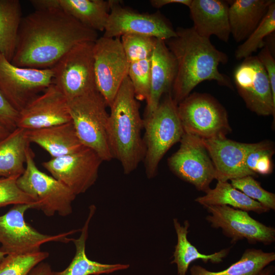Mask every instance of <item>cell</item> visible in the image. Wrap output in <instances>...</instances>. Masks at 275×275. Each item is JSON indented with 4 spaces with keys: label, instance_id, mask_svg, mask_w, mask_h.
<instances>
[{
    "label": "cell",
    "instance_id": "obj_22",
    "mask_svg": "<svg viewBox=\"0 0 275 275\" xmlns=\"http://www.w3.org/2000/svg\"><path fill=\"white\" fill-rule=\"evenodd\" d=\"M274 0H235L229 3L230 33L237 42L245 41L255 30Z\"/></svg>",
    "mask_w": 275,
    "mask_h": 275
},
{
    "label": "cell",
    "instance_id": "obj_2",
    "mask_svg": "<svg viewBox=\"0 0 275 275\" xmlns=\"http://www.w3.org/2000/svg\"><path fill=\"white\" fill-rule=\"evenodd\" d=\"M175 31L176 36L164 41L177 62V74L171 92L177 104L205 80H214L233 89L230 78L218 69L219 64L228 62V56L217 49L210 39L199 36L193 27H179Z\"/></svg>",
    "mask_w": 275,
    "mask_h": 275
},
{
    "label": "cell",
    "instance_id": "obj_24",
    "mask_svg": "<svg viewBox=\"0 0 275 275\" xmlns=\"http://www.w3.org/2000/svg\"><path fill=\"white\" fill-rule=\"evenodd\" d=\"M30 146L25 129L17 127L0 140V176L18 178L23 173Z\"/></svg>",
    "mask_w": 275,
    "mask_h": 275
},
{
    "label": "cell",
    "instance_id": "obj_3",
    "mask_svg": "<svg viewBox=\"0 0 275 275\" xmlns=\"http://www.w3.org/2000/svg\"><path fill=\"white\" fill-rule=\"evenodd\" d=\"M109 108L107 131L110 149L124 174H129L144 159L145 148L141 136L144 121L128 76L122 82Z\"/></svg>",
    "mask_w": 275,
    "mask_h": 275
},
{
    "label": "cell",
    "instance_id": "obj_41",
    "mask_svg": "<svg viewBox=\"0 0 275 275\" xmlns=\"http://www.w3.org/2000/svg\"><path fill=\"white\" fill-rule=\"evenodd\" d=\"M192 0H151V5L155 8H160L167 5L171 4H179L183 5L189 8Z\"/></svg>",
    "mask_w": 275,
    "mask_h": 275
},
{
    "label": "cell",
    "instance_id": "obj_17",
    "mask_svg": "<svg viewBox=\"0 0 275 275\" xmlns=\"http://www.w3.org/2000/svg\"><path fill=\"white\" fill-rule=\"evenodd\" d=\"M71 121L68 100L53 84L19 112L17 127L36 129Z\"/></svg>",
    "mask_w": 275,
    "mask_h": 275
},
{
    "label": "cell",
    "instance_id": "obj_30",
    "mask_svg": "<svg viewBox=\"0 0 275 275\" xmlns=\"http://www.w3.org/2000/svg\"><path fill=\"white\" fill-rule=\"evenodd\" d=\"M275 30V1L270 5L268 10L257 28L250 36L240 45L235 52V58L244 59L252 55L265 44L264 39Z\"/></svg>",
    "mask_w": 275,
    "mask_h": 275
},
{
    "label": "cell",
    "instance_id": "obj_44",
    "mask_svg": "<svg viewBox=\"0 0 275 275\" xmlns=\"http://www.w3.org/2000/svg\"><path fill=\"white\" fill-rule=\"evenodd\" d=\"M6 256V254L0 251V263Z\"/></svg>",
    "mask_w": 275,
    "mask_h": 275
},
{
    "label": "cell",
    "instance_id": "obj_29",
    "mask_svg": "<svg viewBox=\"0 0 275 275\" xmlns=\"http://www.w3.org/2000/svg\"><path fill=\"white\" fill-rule=\"evenodd\" d=\"M22 18L18 0H0V53L10 62L15 53Z\"/></svg>",
    "mask_w": 275,
    "mask_h": 275
},
{
    "label": "cell",
    "instance_id": "obj_5",
    "mask_svg": "<svg viewBox=\"0 0 275 275\" xmlns=\"http://www.w3.org/2000/svg\"><path fill=\"white\" fill-rule=\"evenodd\" d=\"M68 110L82 145L94 151L103 161L113 157L108 138L107 104L95 90L68 100Z\"/></svg>",
    "mask_w": 275,
    "mask_h": 275
},
{
    "label": "cell",
    "instance_id": "obj_43",
    "mask_svg": "<svg viewBox=\"0 0 275 275\" xmlns=\"http://www.w3.org/2000/svg\"><path fill=\"white\" fill-rule=\"evenodd\" d=\"M10 132L11 131L0 123V140L7 136Z\"/></svg>",
    "mask_w": 275,
    "mask_h": 275
},
{
    "label": "cell",
    "instance_id": "obj_35",
    "mask_svg": "<svg viewBox=\"0 0 275 275\" xmlns=\"http://www.w3.org/2000/svg\"><path fill=\"white\" fill-rule=\"evenodd\" d=\"M274 152L272 143L264 141L261 147L252 151L247 155L245 160L246 168L256 174H270L273 170L271 158Z\"/></svg>",
    "mask_w": 275,
    "mask_h": 275
},
{
    "label": "cell",
    "instance_id": "obj_15",
    "mask_svg": "<svg viewBox=\"0 0 275 275\" xmlns=\"http://www.w3.org/2000/svg\"><path fill=\"white\" fill-rule=\"evenodd\" d=\"M210 214L206 220L212 228L221 229L222 233L235 244L246 239L250 244L269 245L275 241V229L252 217L248 212L227 205L208 206Z\"/></svg>",
    "mask_w": 275,
    "mask_h": 275
},
{
    "label": "cell",
    "instance_id": "obj_34",
    "mask_svg": "<svg viewBox=\"0 0 275 275\" xmlns=\"http://www.w3.org/2000/svg\"><path fill=\"white\" fill-rule=\"evenodd\" d=\"M231 185L251 199L257 201L266 208L275 210V195L264 189L260 182L252 176L232 179Z\"/></svg>",
    "mask_w": 275,
    "mask_h": 275
},
{
    "label": "cell",
    "instance_id": "obj_14",
    "mask_svg": "<svg viewBox=\"0 0 275 275\" xmlns=\"http://www.w3.org/2000/svg\"><path fill=\"white\" fill-rule=\"evenodd\" d=\"M102 161L94 151L83 146L75 152L51 158L42 164L53 177L77 196L95 184Z\"/></svg>",
    "mask_w": 275,
    "mask_h": 275
},
{
    "label": "cell",
    "instance_id": "obj_9",
    "mask_svg": "<svg viewBox=\"0 0 275 275\" xmlns=\"http://www.w3.org/2000/svg\"><path fill=\"white\" fill-rule=\"evenodd\" d=\"M94 43L86 41L77 44L51 68L53 84L68 100L97 90L94 74Z\"/></svg>",
    "mask_w": 275,
    "mask_h": 275
},
{
    "label": "cell",
    "instance_id": "obj_42",
    "mask_svg": "<svg viewBox=\"0 0 275 275\" xmlns=\"http://www.w3.org/2000/svg\"><path fill=\"white\" fill-rule=\"evenodd\" d=\"M275 271L274 266L273 265H268L265 267L258 275H274Z\"/></svg>",
    "mask_w": 275,
    "mask_h": 275
},
{
    "label": "cell",
    "instance_id": "obj_16",
    "mask_svg": "<svg viewBox=\"0 0 275 275\" xmlns=\"http://www.w3.org/2000/svg\"><path fill=\"white\" fill-rule=\"evenodd\" d=\"M233 78L237 91L247 107L260 116L274 118L275 98L270 82L257 56L243 59L236 67Z\"/></svg>",
    "mask_w": 275,
    "mask_h": 275
},
{
    "label": "cell",
    "instance_id": "obj_26",
    "mask_svg": "<svg viewBox=\"0 0 275 275\" xmlns=\"http://www.w3.org/2000/svg\"><path fill=\"white\" fill-rule=\"evenodd\" d=\"M203 196L198 197L195 201L203 207L208 206L227 205L246 212L262 214L270 211L260 203L255 201L228 181H217L215 187L210 188Z\"/></svg>",
    "mask_w": 275,
    "mask_h": 275
},
{
    "label": "cell",
    "instance_id": "obj_36",
    "mask_svg": "<svg viewBox=\"0 0 275 275\" xmlns=\"http://www.w3.org/2000/svg\"><path fill=\"white\" fill-rule=\"evenodd\" d=\"M17 178H0V207L19 204L37 205L34 199L22 191L17 184Z\"/></svg>",
    "mask_w": 275,
    "mask_h": 275
},
{
    "label": "cell",
    "instance_id": "obj_40",
    "mask_svg": "<svg viewBox=\"0 0 275 275\" xmlns=\"http://www.w3.org/2000/svg\"><path fill=\"white\" fill-rule=\"evenodd\" d=\"M27 275H55L49 264L41 262L34 267Z\"/></svg>",
    "mask_w": 275,
    "mask_h": 275
},
{
    "label": "cell",
    "instance_id": "obj_39",
    "mask_svg": "<svg viewBox=\"0 0 275 275\" xmlns=\"http://www.w3.org/2000/svg\"><path fill=\"white\" fill-rule=\"evenodd\" d=\"M30 3L36 10L59 9V0H31Z\"/></svg>",
    "mask_w": 275,
    "mask_h": 275
},
{
    "label": "cell",
    "instance_id": "obj_21",
    "mask_svg": "<svg viewBox=\"0 0 275 275\" xmlns=\"http://www.w3.org/2000/svg\"><path fill=\"white\" fill-rule=\"evenodd\" d=\"M28 141L37 144L52 158L69 154L83 146L72 121L50 127L25 130Z\"/></svg>",
    "mask_w": 275,
    "mask_h": 275
},
{
    "label": "cell",
    "instance_id": "obj_10",
    "mask_svg": "<svg viewBox=\"0 0 275 275\" xmlns=\"http://www.w3.org/2000/svg\"><path fill=\"white\" fill-rule=\"evenodd\" d=\"M110 11L103 37L121 38L125 35L153 37L164 41L176 36L171 23L159 12L140 13L109 0Z\"/></svg>",
    "mask_w": 275,
    "mask_h": 275
},
{
    "label": "cell",
    "instance_id": "obj_23",
    "mask_svg": "<svg viewBox=\"0 0 275 275\" xmlns=\"http://www.w3.org/2000/svg\"><path fill=\"white\" fill-rule=\"evenodd\" d=\"M96 211V207H89L88 217L81 229L80 236L72 238L75 246V254L69 265L63 270L55 271V275H100L127 269L129 264H103L89 259L86 253V243L88 237L90 222Z\"/></svg>",
    "mask_w": 275,
    "mask_h": 275
},
{
    "label": "cell",
    "instance_id": "obj_20",
    "mask_svg": "<svg viewBox=\"0 0 275 275\" xmlns=\"http://www.w3.org/2000/svg\"><path fill=\"white\" fill-rule=\"evenodd\" d=\"M195 32L210 39L214 35L228 42L231 35L228 18L229 3L221 0H192L189 8Z\"/></svg>",
    "mask_w": 275,
    "mask_h": 275
},
{
    "label": "cell",
    "instance_id": "obj_31",
    "mask_svg": "<svg viewBox=\"0 0 275 275\" xmlns=\"http://www.w3.org/2000/svg\"><path fill=\"white\" fill-rule=\"evenodd\" d=\"M48 256L47 252L41 251L7 255L0 263V275H27Z\"/></svg>",
    "mask_w": 275,
    "mask_h": 275
},
{
    "label": "cell",
    "instance_id": "obj_1",
    "mask_svg": "<svg viewBox=\"0 0 275 275\" xmlns=\"http://www.w3.org/2000/svg\"><path fill=\"white\" fill-rule=\"evenodd\" d=\"M98 38L97 32L61 9L35 10L22 18L11 62L20 67L51 68L75 45Z\"/></svg>",
    "mask_w": 275,
    "mask_h": 275
},
{
    "label": "cell",
    "instance_id": "obj_11",
    "mask_svg": "<svg viewBox=\"0 0 275 275\" xmlns=\"http://www.w3.org/2000/svg\"><path fill=\"white\" fill-rule=\"evenodd\" d=\"M51 68L17 67L0 53V91L18 112L53 84Z\"/></svg>",
    "mask_w": 275,
    "mask_h": 275
},
{
    "label": "cell",
    "instance_id": "obj_28",
    "mask_svg": "<svg viewBox=\"0 0 275 275\" xmlns=\"http://www.w3.org/2000/svg\"><path fill=\"white\" fill-rule=\"evenodd\" d=\"M274 260L273 252L247 249L237 262L223 270L211 271L200 265H194L190 268V275H258Z\"/></svg>",
    "mask_w": 275,
    "mask_h": 275
},
{
    "label": "cell",
    "instance_id": "obj_25",
    "mask_svg": "<svg viewBox=\"0 0 275 275\" xmlns=\"http://www.w3.org/2000/svg\"><path fill=\"white\" fill-rule=\"evenodd\" d=\"M173 224L177 234V242L175 246L173 259L171 264H176L177 275H186L189 265L193 261L201 259L204 262L210 261L214 264L222 262L226 258L231 248L224 249L211 254L201 253L188 240L187 234L189 223L185 220L184 225H181L177 218L173 219Z\"/></svg>",
    "mask_w": 275,
    "mask_h": 275
},
{
    "label": "cell",
    "instance_id": "obj_38",
    "mask_svg": "<svg viewBox=\"0 0 275 275\" xmlns=\"http://www.w3.org/2000/svg\"><path fill=\"white\" fill-rule=\"evenodd\" d=\"M257 57L266 72L273 96L275 98V60L269 47L265 45Z\"/></svg>",
    "mask_w": 275,
    "mask_h": 275
},
{
    "label": "cell",
    "instance_id": "obj_6",
    "mask_svg": "<svg viewBox=\"0 0 275 275\" xmlns=\"http://www.w3.org/2000/svg\"><path fill=\"white\" fill-rule=\"evenodd\" d=\"M18 187L31 197L47 216L57 213L67 216L72 212V204L76 195L62 182L40 171L29 146L26 151L25 170L17 179Z\"/></svg>",
    "mask_w": 275,
    "mask_h": 275
},
{
    "label": "cell",
    "instance_id": "obj_27",
    "mask_svg": "<svg viewBox=\"0 0 275 275\" xmlns=\"http://www.w3.org/2000/svg\"><path fill=\"white\" fill-rule=\"evenodd\" d=\"M59 7L96 32L104 31L110 11L109 0H59Z\"/></svg>",
    "mask_w": 275,
    "mask_h": 275
},
{
    "label": "cell",
    "instance_id": "obj_12",
    "mask_svg": "<svg viewBox=\"0 0 275 275\" xmlns=\"http://www.w3.org/2000/svg\"><path fill=\"white\" fill-rule=\"evenodd\" d=\"M93 53L96 88L110 107L128 75L129 63L121 38H98L94 43Z\"/></svg>",
    "mask_w": 275,
    "mask_h": 275
},
{
    "label": "cell",
    "instance_id": "obj_8",
    "mask_svg": "<svg viewBox=\"0 0 275 275\" xmlns=\"http://www.w3.org/2000/svg\"><path fill=\"white\" fill-rule=\"evenodd\" d=\"M30 209H37L36 205L15 204L0 215V251L6 255L39 252L40 246L48 242L68 243L71 239L68 236L80 230L54 235L42 234L25 221L24 213Z\"/></svg>",
    "mask_w": 275,
    "mask_h": 275
},
{
    "label": "cell",
    "instance_id": "obj_37",
    "mask_svg": "<svg viewBox=\"0 0 275 275\" xmlns=\"http://www.w3.org/2000/svg\"><path fill=\"white\" fill-rule=\"evenodd\" d=\"M18 114L0 91V123L11 132L17 128Z\"/></svg>",
    "mask_w": 275,
    "mask_h": 275
},
{
    "label": "cell",
    "instance_id": "obj_32",
    "mask_svg": "<svg viewBox=\"0 0 275 275\" xmlns=\"http://www.w3.org/2000/svg\"><path fill=\"white\" fill-rule=\"evenodd\" d=\"M151 57L129 63L128 76L138 101L147 100L150 91Z\"/></svg>",
    "mask_w": 275,
    "mask_h": 275
},
{
    "label": "cell",
    "instance_id": "obj_18",
    "mask_svg": "<svg viewBox=\"0 0 275 275\" xmlns=\"http://www.w3.org/2000/svg\"><path fill=\"white\" fill-rule=\"evenodd\" d=\"M201 140L213 163L217 181H228L246 176H257L246 168L245 160L249 153L261 147L264 141L243 143L226 137Z\"/></svg>",
    "mask_w": 275,
    "mask_h": 275
},
{
    "label": "cell",
    "instance_id": "obj_19",
    "mask_svg": "<svg viewBox=\"0 0 275 275\" xmlns=\"http://www.w3.org/2000/svg\"><path fill=\"white\" fill-rule=\"evenodd\" d=\"M177 71L176 59L165 41L156 39L151 57L150 91L145 116L156 109L163 95L171 93Z\"/></svg>",
    "mask_w": 275,
    "mask_h": 275
},
{
    "label": "cell",
    "instance_id": "obj_4",
    "mask_svg": "<svg viewBox=\"0 0 275 275\" xmlns=\"http://www.w3.org/2000/svg\"><path fill=\"white\" fill-rule=\"evenodd\" d=\"M144 166L149 179L156 174L159 163L167 152L180 142L184 133L171 93L166 94L156 109L143 119Z\"/></svg>",
    "mask_w": 275,
    "mask_h": 275
},
{
    "label": "cell",
    "instance_id": "obj_7",
    "mask_svg": "<svg viewBox=\"0 0 275 275\" xmlns=\"http://www.w3.org/2000/svg\"><path fill=\"white\" fill-rule=\"evenodd\" d=\"M177 110L185 133L211 139L231 132L226 109L208 94L190 93L177 105Z\"/></svg>",
    "mask_w": 275,
    "mask_h": 275
},
{
    "label": "cell",
    "instance_id": "obj_33",
    "mask_svg": "<svg viewBox=\"0 0 275 275\" xmlns=\"http://www.w3.org/2000/svg\"><path fill=\"white\" fill-rule=\"evenodd\" d=\"M120 38L128 63L152 57L156 38L136 35Z\"/></svg>",
    "mask_w": 275,
    "mask_h": 275
},
{
    "label": "cell",
    "instance_id": "obj_13",
    "mask_svg": "<svg viewBox=\"0 0 275 275\" xmlns=\"http://www.w3.org/2000/svg\"><path fill=\"white\" fill-rule=\"evenodd\" d=\"M178 150L168 160L171 171L181 179L205 193L215 179V169L201 139L184 132Z\"/></svg>",
    "mask_w": 275,
    "mask_h": 275
}]
</instances>
